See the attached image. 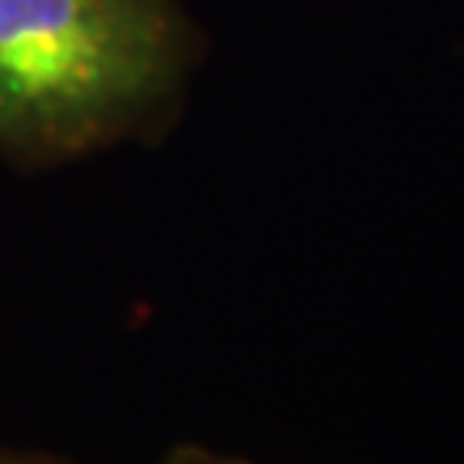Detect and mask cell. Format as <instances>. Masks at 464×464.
<instances>
[{"mask_svg": "<svg viewBox=\"0 0 464 464\" xmlns=\"http://www.w3.org/2000/svg\"><path fill=\"white\" fill-rule=\"evenodd\" d=\"M189 63L176 0H0V155L32 172L155 138Z\"/></svg>", "mask_w": 464, "mask_h": 464, "instance_id": "1", "label": "cell"}, {"mask_svg": "<svg viewBox=\"0 0 464 464\" xmlns=\"http://www.w3.org/2000/svg\"><path fill=\"white\" fill-rule=\"evenodd\" d=\"M0 464H72L59 454H45V450H17L0 448Z\"/></svg>", "mask_w": 464, "mask_h": 464, "instance_id": "3", "label": "cell"}, {"mask_svg": "<svg viewBox=\"0 0 464 464\" xmlns=\"http://www.w3.org/2000/svg\"><path fill=\"white\" fill-rule=\"evenodd\" d=\"M159 464H258V461L241 458V454H224V450L197 444V440H183V444H172V448L162 454Z\"/></svg>", "mask_w": 464, "mask_h": 464, "instance_id": "2", "label": "cell"}]
</instances>
